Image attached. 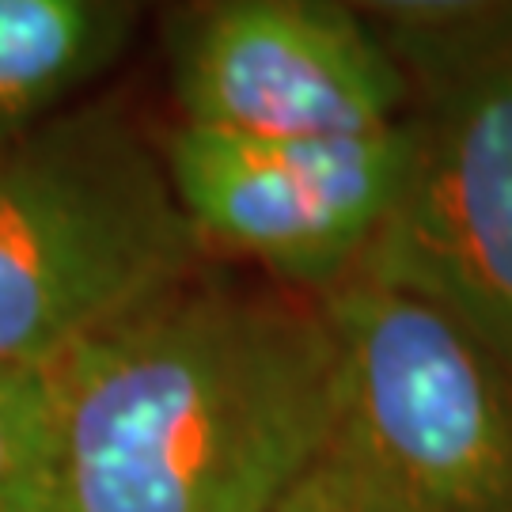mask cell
I'll use <instances>...</instances> for the list:
<instances>
[{
  "label": "cell",
  "mask_w": 512,
  "mask_h": 512,
  "mask_svg": "<svg viewBox=\"0 0 512 512\" xmlns=\"http://www.w3.org/2000/svg\"><path fill=\"white\" fill-rule=\"evenodd\" d=\"M65 512H274L327 452L323 300L190 277L54 365Z\"/></svg>",
  "instance_id": "1"
},
{
  "label": "cell",
  "mask_w": 512,
  "mask_h": 512,
  "mask_svg": "<svg viewBox=\"0 0 512 512\" xmlns=\"http://www.w3.org/2000/svg\"><path fill=\"white\" fill-rule=\"evenodd\" d=\"M410 88L399 198L353 274L414 293L512 376V0L368 4Z\"/></svg>",
  "instance_id": "2"
},
{
  "label": "cell",
  "mask_w": 512,
  "mask_h": 512,
  "mask_svg": "<svg viewBox=\"0 0 512 512\" xmlns=\"http://www.w3.org/2000/svg\"><path fill=\"white\" fill-rule=\"evenodd\" d=\"M164 152L114 107L0 137V365L50 368L194 277Z\"/></svg>",
  "instance_id": "3"
},
{
  "label": "cell",
  "mask_w": 512,
  "mask_h": 512,
  "mask_svg": "<svg viewBox=\"0 0 512 512\" xmlns=\"http://www.w3.org/2000/svg\"><path fill=\"white\" fill-rule=\"evenodd\" d=\"M338 342L323 463L357 512H512V376L475 334L361 274L319 293Z\"/></svg>",
  "instance_id": "4"
},
{
  "label": "cell",
  "mask_w": 512,
  "mask_h": 512,
  "mask_svg": "<svg viewBox=\"0 0 512 512\" xmlns=\"http://www.w3.org/2000/svg\"><path fill=\"white\" fill-rule=\"evenodd\" d=\"M183 126L251 141H338L399 126L403 69L361 8L315 0H224L171 27Z\"/></svg>",
  "instance_id": "5"
},
{
  "label": "cell",
  "mask_w": 512,
  "mask_h": 512,
  "mask_svg": "<svg viewBox=\"0 0 512 512\" xmlns=\"http://www.w3.org/2000/svg\"><path fill=\"white\" fill-rule=\"evenodd\" d=\"M164 164L202 243L255 258L281 285L327 293L349 277L399 198L410 156L399 126L338 141H251L179 126Z\"/></svg>",
  "instance_id": "6"
},
{
  "label": "cell",
  "mask_w": 512,
  "mask_h": 512,
  "mask_svg": "<svg viewBox=\"0 0 512 512\" xmlns=\"http://www.w3.org/2000/svg\"><path fill=\"white\" fill-rule=\"evenodd\" d=\"M133 8L0 0V137L31 129L126 50Z\"/></svg>",
  "instance_id": "7"
},
{
  "label": "cell",
  "mask_w": 512,
  "mask_h": 512,
  "mask_svg": "<svg viewBox=\"0 0 512 512\" xmlns=\"http://www.w3.org/2000/svg\"><path fill=\"white\" fill-rule=\"evenodd\" d=\"M0 512H65L54 365H0Z\"/></svg>",
  "instance_id": "8"
},
{
  "label": "cell",
  "mask_w": 512,
  "mask_h": 512,
  "mask_svg": "<svg viewBox=\"0 0 512 512\" xmlns=\"http://www.w3.org/2000/svg\"><path fill=\"white\" fill-rule=\"evenodd\" d=\"M274 512H357V505L349 501L338 475H334L327 463H323V456H319V463L311 467L308 475L300 478L293 490L277 501Z\"/></svg>",
  "instance_id": "9"
}]
</instances>
